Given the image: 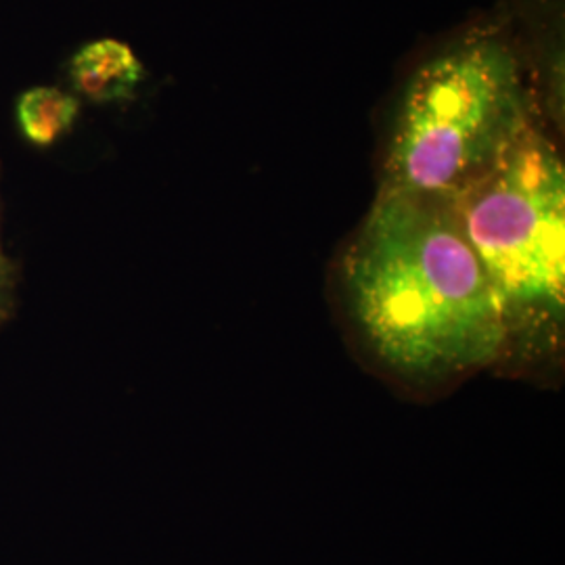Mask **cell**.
<instances>
[{
	"mask_svg": "<svg viewBox=\"0 0 565 565\" xmlns=\"http://www.w3.org/2000/svg\"><path fill=\"white\" fill-rule=\"evenodd\" d=\"M342 277L364 342L404 377L446 380L507 354L497 298L450 200L382 189Z\"/></svg>",
	"mask_w": 565,
	"mask_h": 565,
	"instance_id": "1",
	"label": "cell"
},
{
	"mask_svg": "<svg viewBox=\"0 0 565 565\" xmlns=\"http://www.w3.org/2000/svg\"><path fill=\"white\" fill-rule=\"evenodd\" d=\"M534 128L513 51L494 36H469L413 76L387 147L382 189L452 202Z\"/></svg>",
	"mask_w": 565,
	"mask_h": 565,
	"instance_id": "2",
	"label": "cell"
},
{
	"mask_svg": "<svg viewBox=\"0 0 565 565\" xmlns=\"http://www.w3.org/2000/svg\"><path fill=\"white\" fill-rule=\"evenodd\" d=\"M511 342L555 338L565 308V170L534 128L452 200Z\"/></svg>",
	"mask_w": 565,
	"mask_h": 565,
	"instance_id": "3",
	"label": "cell"
},
{
	"mask_svg": "<svg viewBox=\"0 0 565 565\" xmlns=\"http://www.w3.org/2000/svg\"><path fill=\"white\" fill-rule=\"evenodd\" d=\"M74 90L93 103L130 99L142 81V63L135 51L120 41L88 42L70 61Z\"/></svg>",
	"mask_w": 565,
	"mask_h": 565,
	"instance_id": "4",
	"label": "cell"
},
{
	"mask_svg": "<svg viewBox=\"0 0 565 565\" xmlns=\"http://www.w3.org/2000/svg\"><path fill=\"white\" fill-rule=\"evenodd\" d=\"M15 114L23 139L36 147H49L72 130L81 114V102L60 86H34L18 99Z\"/></svg>",
	"mask_w": 565,
	"mask_h": 565,
	"instance_id": "5",
	"label": "cell"
},
{
	"mask_svg": "<svg viewBox=\"0 0 565 565\" xmlns=\"http://www.w3.org/2000/svg\"><path fill=\"white\" fill-rule=\"evenodd\" d=\"M18 291H20V270L13 258L7 254L0 231V327L9 323L18 308Z\"/></svg>",
	"mask_w": 565,
	"mask_h": 565,
	"instance_id": "6",
	"label": "cell"
}]
</instances>
